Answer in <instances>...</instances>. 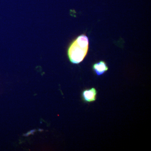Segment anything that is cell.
Wrapping results in <instances>:
<instances>
[{
	"mask_svg": "<svg viewBox=\"0 0 151 151\" xmlns=\"http://www.w3.org/2000/svg\"><path fill=\"white\" fill-rule=\"evenodd\" d=\"M89 40L84 34L78 36L71 42L68 50V56L70 62L78 64L82 62L89 50Z\"/></svg>",
	"mask_w": 151,
	"mask_h": 151,
	"instance_id": "cell-1",
	"label": "cell"
},
{
	"mask_svg": "<svg viewBox=\"0 0 151 151\" xmlns=\"http://www.w3.org/2000/svg\"><path fill=\"white\" fill-rule=\"evenodd\" d=\"M97 93V89L94 87L84 89L81 93L82 100L85 103H93L96 101Z\"/></svg>",
	"mask_w": 151,
	"mask_h": 151,
	"instance_id": "cell-2",
	"label": "cell"
},
{
	"mask_svg": "<svg viewBox=\"0 0 151 151\" xmlns=\"http://www.w3.org/2000/svg\"><path fill=\"white\" fill-rule=\"evenodd\" d=\"M92 70L98 76L103 75L108 70V67L105 61L101 60L94 63L92 66Z\"/></svg>",
	"mask_w": 151,
	"mask_h": 151,
	"instance_id": "cell-3",
	"label": "cell"
}]
</instances>
